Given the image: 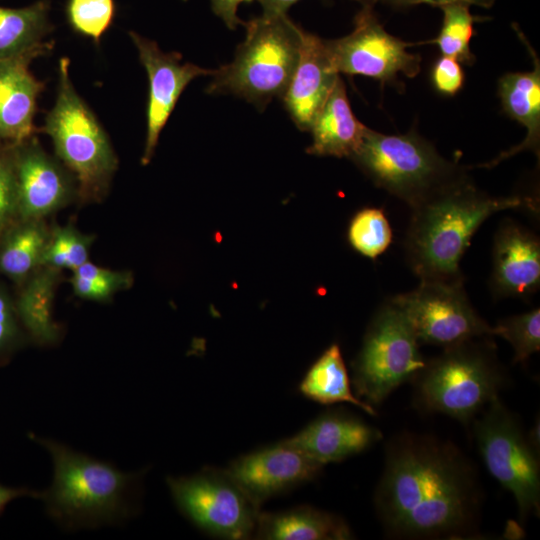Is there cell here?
Masks as SVG:
<instances>
[{
  "instance_id": "5b68a950",
  "label": "cell",
  "mask_w": 540,
  "mask_h": 540,
  "mask_svg": "<svg viewBox=\"0 0 540 540\" xmlns=\"http://www.w3.org/2000/svg\"><path fill=\"white\" fill-rule=\"evenodd\" d=\"M245 40L234 60L212 75L207 93L232 94L260 108L282 98L295 71L301 27L287 14L265 15L244 22Z\"/></svg>"
},
{
  "instance_id": "6da1fadb",
  "label": "cell",
  "mask_w": 540,
  "mask_h": 540,
  "mask_svg": "<svg viewBox=\"0 0 540 540\" xmlns=\"http://www.w3.org/2000/svg\"><path fill=\"white\" fill-rule=\"evenodd\" d=\"M482 497L474 464L450 441L403 432L387 443L374 503L389 535L407 539L476 536Z\"/></svg>"
},
{
  "instance_id": "2e32d148",
  "label": "cell",
  "mask_w": 540,
  "mask_h": 540,
  "mask_svg": "<svg viewBox=\"0 0 540 540\" xmlns=\"http://www.w3.org/2000/svg\"><path fill=\"white\" fill-rule=\"evenodd\" d=\"M338 77L326 40L301 29L298 62L281 98L300 130L309 131Z\"/></svg>"
},
{
  "instance_id": "8d00e7d4",
  "label": "cell",
  "mask_w": 540,
  "mask_h": 540,
  "mask_svg": "<svg viewBox=\"0 0 540 540\" xmlns=\"http://www.w3.org/2000/svg\"><path fill=\"white\" fill-rule=\"evenodd\" d=\"M394 8H408L419 4H428L431 6L441 7L452 3H464L468 5H476L483 8H490L495 3V0H378Z\"/></svg>"
},
{
  "instance_id": "8fae6325",
  "label": "cell",
  "mask_w": 540,
  "mask_h": 540,
  "mask_svg": "<svg viewBox=\"0 0 540 540\" xmlns=\"http://www.w3.org/2000/svg\"><path fill=\"white\" fill-rule=\"evenodd\" d=\"M390 301L403 313L419 343L447 348L493 336L471 305L463 281L420 280L412 291Z\"/></svg>"
},
{
  "instance_id": "4fadbf2b",
  "label": "cell",
  "mask_w": 540,
  "mask_h": 540,
  "mask_svg": "<svg viewBox=\"0 0 540 540\" xmlns=\"http://www.w3.org/2000/svg\"><path fill=\"white\" fill-rule=\"evenodd\" d=\"M17 182L19 219H45L78 194L74 175L29 137L9 144Z\"/></svg>"
},
{
  "instance_id": "7c38bea8",
  "label": "cell",
  "mask_w": 540,
  "mask_h": 540,
  "mask_svg": "<svg viewBox=\"0 0 540 540\" xmlns=\"http://www.w3.org/2000/svg\"><path fill=\"white\" fill-rule=\"evenodd\" d=\"M358 1L361 8L353 31L326 41L333 68L338 74L361 75L400 88L398 76H417L421 57L407 51L408 43L386 32L375 12L378 0Z\"/></svg>"
},
{
  "instance_id": "3957f363",
  "label": "cell",
  "mask_w": 540,
  "mask_h": 540,
  "mask_svg": "<svg viewBox=\"0 0 540 540\" xmlns=\"http://www.w3.org/2000/svg\"><path fill=\"white\" fill-rule=\"evenodd\" d=\"M53 462V479L40 499L50 518L67 530L115 524L134 512L142 473L123 472L111 463L57 441L30 435Z\"/></svg>"
},
{
  "instance_id": "9c48e42d",
  "label": "cell",
  "mask_w": 540,
  "mask_h": 540,
  "mask_svg": "<svg viewBox=\"0 0 540 540\" xmlns=\"http://www.w3.org/2000/svg\"><path fill=\"white\" fill-rule=\"evenodd\" d=\"M474 420L473 431L489 473L515 498L524 520L540 512L539 452L530 444L519 418L500 400L490 402Z\"/></svg>"
},
{
  "instance_id": "4316f807",
  "label": "cell",
  "mask_w": 540,
  "mask_h": 540,
  "mask_svg": "<svg viewBox=\"0 0 540 540\" xmlns=\"http://www.w3.org/2000/svg\"><path fill=\"white\" fill-rule=\"evenodd\" d=\"M443 12V22L439 34L428 41L437 45L443 56L456 59L458 62L472 65L475 57L470 49V42L475 34L474 23L480 17L470 13V5L452 3L440 7Z\"/></svg>"
},
{
  "instance_id": "52a82bcc",
  "label": "cell",
  "mask_w": 540,
  "mask_h": 540,
  "mask_svg": "<svg viewBox=\"0 0 540 540\" xmlns=\"http://www.w3.org/2000/svg\"><path fill=\"white\" fill-rule=\"evenodd\" d=\"M69 63L68 58L59 61L57 98L46 116L44 131L58 159L74 175L78 195L98 199L106 192L118 160L102 125L76 92Z\"/></svg>"
},
{
  "instance_id": "836d02e7",
  "label": "cell",
  "mask_w": 540,
  "mask_h": 540,
  "mask_svg": "<svg viewBox=\"0 0 540 540\" xmlns=\"http://www.w3.org/2000/svg\"><path fill=\"white\" fill-rule=\"evenodd\" d=\"M23 342L24 334L15 301L0 283V365L5 364Z\"/></svg>"
},
{
  "instance_id": "f546056e",
  "label": "cell",
  "mask_w": 540,
  "mask_h": 540,
  "mask_svg": "<svg viewBox=\"0 0 540 540\" xmlns=\"http://www.w3.org/2000/svg\"><path fill=\"white\" fill-rule=\"evenodd\" d=\"M132 275L126 271H114L87 261L74 271L69 279L77 297L85 300L106 302L118 291L132 285Z\"/></svg>"
},
{
  "instance_id": "ba28073f",
  "label": "cell",
  "mask_w": 540,
  "mask_h": 540,
  "mask_svg": "<svg viewBox=\"0 0 540 540\" xmlns=\"http://www.w3.org/2000/svg\"><path fill=\"white\" fill-rule=\"evenodd\" d=\"M419 344L403 313L390 300L384 303L371 320L352 364L355 395L374 407L412 381L427 362Z\"/></svg>"
},
{
  "instance_id": "83f0119b",
  "label": "cell",
  "mask_w": 540,
  "mask_h": 540,
  "mask_svg": "<svg viewBox=\"0 0 540 540\" xmlns=\"http://www.w3.org/2000/svg\"><path fill=\"white\" fill-rule=\"evenodd\" d=\"M93 241L92 235L80 232L71 224L51 228L42 266L60 271L62 269L74 271L89 261Z\"/></svg>"
},
{
  "instance_id": "9a60e30c",
  "label": "cell",
  "mask_w": 540,
  "mask_h": 540,
  "mask_svg": "<svg viewBox=\"0 0 540 540\" xmlns=\"http://www.w3.org/2000/svg\"><path fill=\"white\" fill-rule=\"evenodd\" d=\"M322 468L283 440L238 457L225 470L260 507L266 500L313 480Z\"/></svg>"
},
{
  "instance_id": "e575fe53",
  "label": "cell",
  "mask_w": 540,
  "mask_h": 540,
  "mask_svg": "<svg viewBox=\"0 0 540 540\" xmlns=\"http://www.w3.org/2000/svg\"><path fill=\"white\" fill-rule=\"evenodd\" d=\"M430 79L438 93L445 96H454L464 86L465 73L460 62L452 57L442 55L434 61Z\"/></svg>"
},
{
  "instance_id": "74e56055",
  "label": "cell",
  "mask_w": 540,
  "mask_h": 540,
  "mask_svg": "<svg viewBox=\"0 0 540 540\" xmlns=\"http://www.w3.org/2000/svg\"><path fill=\"white\" fill-rule=\"evenodd\" d=\"M41 491L27 487H11L0 484V514L5 507L13 500L21 497H32L40 499Z\"/></svg>"
},
{
  "instance_id": "484cf974",
  "label": "cell",
  "mask_w": 540,
  "mask_h": 540,
  "mask_svg": "<svg viewBox=\"0 0 540 540\" xmlns=\"http://www.w3.org/2000/svg\"><path fill=\"white\" fill-rule=\"evenodd\" d=\"M306 398L323 405L345 402L376 416L374 407L359 399L351 389L349 375L337 344H332L312 364L299 384Z\"/></svg>"
},
{
  "instance_id": "e0dca14e",
  "label": "cell",
  "mask_w": 540,
  "mask_h": 540,
  "mask_svg": "<svg viewBox=\"0 0 540 540\" xmlns=\"http://www.w3.org/2000/svg\"><path fill=\"white\" fill-rule=\"evenodd\" d=\"M491 288L497 297L527 298L540 286V241L529 229L503 223L493 245Z\"/></svg>"
},
{
  "instance_id": "ab89813d",
  "label": "cell",
  "mask_w": 540,
  "mask_h": 540,
  "mask_svg": "<svg viewBox=\"0 0 540 540\" xmlns=\"http://www.w3.org/2000/svg\"><path fill=\"white\" fill-rule=\"evenodd\" d=\"M540 425H539V418L537 417V421L534 423V425L532 426V428L530 429V431L527 433V437H528V440L530 442V444L532 445V447L537 451L539 452V448H540V438H539V435H540V429H539Z\"/></svg>"
},
{
  "instance_id": "cb8c5ba5",
  "label": "cell",
  "mask_w": 540,
  "mask_h": 540,
  "mask_svg": "<svg viewBox=\"0 0 540 540\" xmlns=\"http://www.w3.org/2000/svg\"><path fill=\"white\" fill-rule=\"evenodd\" d=\"M50 229L44 219H18L0 235V274L22 285L42 267Z\"/></svg>"
},
{
  "instance_id": "d6986e66",
  "label": "cell",
  "mask_w": 540,
  "mask_h": 540,
  "mask_svg": "<svg viewBox=\"0 0 540 540\" xmlns=\"http://www.w3.org/2000/svg\"><path fill=\"white\" fill-rule=\"evenodd\" d=\"M34 51L0 61V141L18 143L31 137L36 100L43 83L30 72Z\"/></svg>"
},
{
  "instance_id": "44dd1931",
  "label": "cell",
  "mask_w": 540,
  "mask_h": 540,
  "mask_svg": "<svg viewBox=\"0 0 540 540\" xmlns=\"http://www.w3.org/2000/svg\"><path fill=\"white\" fill-rule=\"evenodd\" d=\"M365 129L366 126L355 117L345 85L338 77L309 129L313 142L307 152L318 156L351 158L360 145Z\"/></svg>"
},
{
  "instance_id": "d4e9b609",
  "label": "cell",
  "mask_w": 540,
  "mask_h": 540,
  "mask_svg": "<svg viewBox=\"0 0 540 540\" xmlns=\"http://www.w3.org/2000/svg\"><path fill=\"white\" fill-rule=\"evenodd\" d=\"M49 8L47 0L23 8L0 6V61L34 51H50L51 43L43 42L52 29Z\"/></svg>"
},
{
  "instance_id": "277c9868",
  "label": "cell",
  "mask_w": 540,
  "mask_h": 540,
  "mask_svg": "<svg viewBox=\"0 0 540 540\" xmlns=\"http://www.w3.org/2000/svg\"><path fill=\"white\" fill-rule=\"evenodd\" d=\"M418 409L468 424L504 388L506 374L490 336L443 348L411 381Z\"/></svg>"
},
{
  "instance_id": "1f68e13d",
  "label": "cell",
  "mask_w": 540,
  "mask_h": 540,
  "mask_svg": "<svg viewBox=\"0 0 540 540\" xmlns=\"http://www.w3.org/2000/svg\"><path fill=\"white\" fill-rule=\"evenodd\" d=\"M66 15L78 33L98 43L115 15L114 0H68Z\"/></svg>"
},
{
  "instance_id": "d6a6232c",
  "label": "cell",
  "mask_w": 540,
  "mask_h": 540,
  "mask_svg": "<svg viewBox=\"0 0 540 540\" xmlns=\"http://www.w3.org/2000/svg\"><path fill=\"white\" fill-rule=\"evenodd\" d=\"M18 219L17 182L8 145L0 150V235Z\"/></svg>"
},
{
  "instance_id": "8992f818",
  "label": "cell",
  "mask_w": 540,
  "mask_h": 540,
  "mask_svg": "<svg viewBox=\"0 0 540 540\" xmlns=\"http://www.w3.org/2000/svg\"><path fill=\"white\" fill-rule=\"evenodd\" d=\"M351 159L376 186L411 208L466 176L415 131L386 135L366 127Z\"/></svg>"
},
{
  "instance_id": "ac0fdd59",
  "label": "cell",
  "mask_w": 540,
  "mask_h": 540,
  "mask_svg": "<svg viewBox=\"0 0 540 540\" xmlns=\"http://www.w3.org/2000/svg\"><path fill=\"white\" fill-rule=\"evenodd\" d=\"M381 438V431L361 418L330 410L285 441L324 466L359 454Z\"/></svg>"
},
{
  "instance_id": "f35d334b",
  "label": "cell",
  "mask_w": 540,
  "mask_h": 540,
  "mask_svg": "<svg viewBox=\"0 0 540 540\" xmlns=\"http://www.w3.org/2000/svg\"><path fill=\"white\" fill-rule=\"evenodd\" d=\"M265 15L287 14V10L299 0H258Z\"/></svg>"
},
{
  "instance_id": "603a6c76",
  "label": "cell",
  "mask_w": 540,
  "mask_h": 540,
  "mask_svg": "<svg viewBox=\"0 0 540 540\" xmlns=\"http://www.w3.org/2000/svg\"><path fill=\"white\" fill-rule=\"evenodd\" d=\"M60 270L42 266L20 287L15 301L22 327L38 345L52 346L59 342L61 328L53 317V304Z\"/></svg>"
},
{
  "instance_id": "5bb4252c",
  "label": "cell",
  "mask_w": 540,
  "mask_h": 540,
  "mask_svg": "<svg viewBox=\"0 0 540 540\" xmlns=\"http://www.w3.org/2000/svg\"><path fill=\"white\" fill-rule=\"evenodd\" d=\"M129 35L149 79L147 134L141 158V163L147 165L154 154L160 133L185 87L199 76H212L215 69L182 63L179 53H165L154 41L135 32Z\"/></svg>"
},
{
  "instance_id": "f1b7e54d",
  "label": "cell",
  "mask_w": 540,
  "mask_h": 540,
  "mask_svg": "<svg viewBox=\"0 0 540 540\" xmlns=\"http://www.w3.org/2000/svg\"><path fill=\"white\" fill-rule=\"evenodd\" d=\"M393 234L382 209L368 207L358 211L348 228L351 246L365 257L376 259L392 242Z\"/></svg>"
},
{
  "instance_id": "ffe728a7",
  "label": "cell",
  "mask_w": 540,
  "mask_h": 540,
  "mask_svg": "<svg viewBox=\"0 0 540 540\" xmlns=\"http://www.w3.org/2000/svg\"><path fill=\"white\" fill-rule=\"evenodd\" d=\"M514 25V24H513ZM515 26V25H514ZM515 30L527 46L533 59V70L504 74L498 81V96L503 111L526 128V137L513 148L501 153L489 163L478 167H494L522 151H532L539 158L540 145V62L534 49L518 27Z\"/></svg>"
},
{
  "instance_id": "7a4b0ae2",
  "label": "cell",
  "mask_w": 540,
  "mask_h": 540,
  "mask_svg": "<svg viewBox=\"0 0 540 540\" xmlns=\"http://www.w3.org/2000/svg\"><path fill=\"white\" fill-rule=\"evenodd\" d=\"M536 211L530 196L494 197L467 176L412 208L405 238L408 264L420 280L463 281L460 262L483 222L507 209Z\"/></svg>"
},
{
  "instance_id": "30bf717a",
  "label": "cell",
  "mask_w": 540,
  "mask_h": 540,
  "mask_svg": "<svg viewBox=\"0 0 540 540\" xmlns=\"http://www.w3.org/2000/svg\"><path fill=\"white\" fill-rule=\"evenodd\" d=\"M166 482L179 511L199 529L223 539L254 538L260 507L226 470L204 468Z\"/></svg>"
},
{
  "instance_id": "7402d4cb",
  "label": "cell",
  "mask_w": 540,
  "mask_h": 540,
  "mask_svg": "<svg viewBox=\"0 0 540 540\" xmlns=\"http://www.w3.org/2000/svg\"><path fill=\"white\" fill-rule=\"evenodd\" d=\"M254 538L347 540L353 538V534L339 516L304 505L275 513L260 512Z\"/></svg>"
},
{
  "instance_id": "4dcf8cb0",
  "label": "cell",
  "mask_w": 540,
  "mask_h": 540,
  "mask_svg": "<svg viewBox=\"0 0 540 540\" xmlns=\"http://www.w3.org/2000/svg\"><path fill=\"white\" fill-rule=\"evenodd\" d=\"M493 336H500L514 349L513 363L525 362L540 350V310L513 315L492 327Z\"/></svg>"
},
{
  "instance_id": "d590c367",
  "label": "cell",
  "mask_w": 540,
  "mask_h": 540,
  "mask_svg": "<svg viewBox=\"0 0 540 540\" xmlns=\"http://www.w3.org/2000/svg\"><path fill=\"white\" fill-rule=\"evenodd\" d=\"M253 0H211L212 10L215 15L223 20L229 29L234 30L238 25H244L237 16V10L241 3Z\"/></svg>"
}]
</instances>
